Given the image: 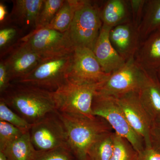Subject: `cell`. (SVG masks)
I'll use <instances>...</instances> for the list:
<instances>
[{"label": "cell", "instance_id": "26", "mask_svg": "<svg viewBox=\"0 0 160 160\" xmlns=\"http://www.w3.org/2000/svg\"><path fill=\"white\" fill-rule=\"evenodd\" d=\"M23 132L13 125L0 121V151L22 135Z\"/></svg>", "mask_w": 160, "mask_h": 160}, {"label": "cell", "instance_id": "29", "mask_svg": "<svg viewBox=\"0 0 160 160\" xmlns=\"http://www.w3.org/2000/svg\"><path fill=\"white\" fill-rule=\"evenodd\" d=\"M149 139L150 147L160 154V121H152Z\"/></svg>", "mask_w": 160, "mask_h": 160}, {"label": "cell", "instance_id": "20", "mask_svg": "<svg viewBox=\"0 0 160 160\" xmlns=\"http://www.w3.org/2000/svg\"><path fill=\"white\" fill-rule=\"evenodd\" d=\"M0 152H4L8 160H36L38 153L32 143L29 131Z\"/></svg>", "mask_w": 160, "mask_h": 160}, {"label": "cell", "instance_id": "28", "mask_svg": "<svg viewBox=\"0 0 160 160\" xmlns=\"http://www.w3.org/2000/svg\"><path fill=\"white\" fill-rule=\"evenodd\" d=\"M129 2V7L131 8L132 21L138 29L142 18L146 1L131 0Z\"/></svg>", "mask_w": 160, "mask_h": 160}, {"label": "cell", "instance_id": "21", "mask_svg": "<svg viewBox=\"0 0 160 160\" xmlns=\"http://www.w3.org/2000/svg\"><path fill=\"white\" fill-rule=\"evenodd\" d=\"M114 131L100 135L89 148L88 155L92 160H110L114 149Z\"/></svg>", "mask_w": 160, "mask_h": 160}, {"label": "cell", "instance_id": "7", "mask_svg": "<svg viewBox=\"0 0 160 160\" xmlns=\"http://www.w3.org/2000/svg\"><path fill=\"white\" fill-rule=\"evenodd\" d=\"M144 69L135 57L126 61L125 66L111 73L101 84L98 93L118 98L124 95L138 92L144 78Z\"/></svg>", "mask_w": 160, "mask_h": 160}, {"label": "cell", "instance_id": "6", "mask_svg": "<svg viewBox=\"0 0 160 160\" xmlns=\"http://www.w3.org/2000/svg\"><path fill=\"white\" fill-rule=\"evenodd\" d=\"M92 109L94 116L106 120L113 131L128 140L138 152L145 149L142 138L130 126L115 98L100 94L97 92Z\"/></svg>", "mask_w": 160, "mask_h": 160}, {"label": "cell", "instance_id": "4", "mask_svg": "<svg viewBox=\"0 0 160 160\" xmlns=\"http://www.w3.org/2000/svg\"><path fill=\"white\" fill-rule=\"evenodd\" d=\"M103 23L101 8L89 1H75L73 19L66 32L74 48L93 50Z\"/></svg>", "mask_w": 160, "mask_h": 160}, {"label": "cell", "instance_id": "36", "mask_svg": "<svg viewBox=\"0 0 160 160\" xmlns=\"http://www.w3.org/2000/svg\"><path fill=\"white\" fill-rule=\"evenodd\" d=\"M88 160H92L91 158H89L88 159Z\"/></svg>", "mask_w": 160, "mask_h": 160}, {"label": "cell", "instance_id": "14", "mask_svg": "<svg viewBox=\"0 0 160 160\" xmlns=\"http://www.w3.org/2000/svg\"><path fill=\"white\" fill-rule=\"evenodd\" d=\"M111 29L102 25L92 50L103 71L108 74H111L121 69L126 62L112 45L109 39Z\"/></svg>", "mask_w": 160, "mask_h": 160}, {"label": "cell", "instance_id": "33", "mask_svg": "<svg viewBox=\"0 0 160 160\" xmlns=\"http://www.w3.org/2000/svg\"><path fill=\"white\" fill-rule=\"evenodd\" d=\"M8 16V11L7 7L4 3H0V22L3 24L5 22Z\"/></svg>", "mask_w": 160, "mask_h": 160}, {"label": "cell", "instance_id": "35", "mask_svg": "<svg viewBox=\"0 0 160 160\" xmlns=\"http://www.w3.org/2000/svg\"><path fill=\"white\" fill-rule=\"evenodd\" d=\"M157 74L158 78L159 79L160 81V68L156 72Z\"/></svg>", "mask_w": 160, "mask_h": 160}, {"label": "cell", "instance_id": "22", "mask_svg": "<svg viewBox=\"0 0 160 160\" xmlns=\"http://www.w3.org/2000/svg\"><path fill=\"white\" fill-rule=\"evenodd\" d=\"M75 9V1H64L53 19L46 28L55 29L60 32H66L69 30L72 22Z\"/></svg>", "mask_w": 160, "mask_h": 160}, {"label": "cell", "instance_id": "23", "mask_svg": "<svg viewBox=\"0 0 160 160\" xmlns=\"http://www.w3.org/2000/svg\"><path fill=\"white\" fill-rule=\"evenodd\" d=\"M138 152L129 141L115 132L114 149L110 160H137Z\"/></svg>", "mask_w": 160, "mask_h": 160}, {"label": "cell", "instance_id": "19", "mask_svg": "<svg viewBox=\"0 0 160 160\" xmlns=\"http://www.w3.org/2000/svg\"><path fill=\"white\" fill-rule=\"evenodd\" d=\"M138 31L141 42L152 33L160 31V0L146 1Z\"/></svg>", "mask_w": 160, "mask_h": 160}, {"label": "cell", "instance_id": "11", "mask_svg": "<svg viewBox=\"0 0 160 160\" xmlns=\"http://www.w3.org/2000/svg\"><path fill=\"white\" fill-rule=\"evenodd\" d=\"M115 98L130 126L142 138L145 147L150 148L149 132L152 120L141 102L138 92H132Z\"/></svg>", "mask_w": 160, "mask_h": 160}, {"label": "cell", "instance_id": "5", "mask_svg": "<svg viewBox=\"0 0 160 160\" xmlns=\"http://www.w3.org/2000/svg\"><path fill=\"white\" fill-rule=\"evenodd\" d=\"M102 82L78 85L67 81L53 91L56 111L66 114L94 117L92 109V102Z\"/></svg>", "mask_w": 160, "mask_h": 160}, {"label": "cell", "instance_id": "10", "mask_svg": "<svg viewBox=\"0 0 160 160\" xmlns=\"http://www.w3.org/2000/svg\"><path fill=\"white\" fill-rule=\"evenodd\" d=\"M20 41L43 58L71 52L74 49L67 32L48 28L34 29Z\"/></svg>", "mask_w": 160, "mask_h": 160}, {"label": "cell", "instance_id": "3", "mask_svg": "<svg viewBox=\"0 0 160 160\" xmlns=\"http://www.w3.org/2000/svg\"><path fill=\"white\" fill-rule=\"evenodd\" d=\"M72 52L43 58L29 73L11 83L54 91L68 81L67 76Z\"/></svg>", "mask_w": 160, "mask_h": 160}, {"label": "cell", "instance_id": "16", "mask_svg": "<svg viewBox=\"0 0 160 160\" xmlns=\"http://www.w3.org/2000/svg\"><path fill=\"white\" fill-rule=\"evenodd\" d=\"M42 0H17L13 1V7L9 20L23 29L36 28L38 17L42 9Z\"/></svg>", "mask_w": 160, "mask_h": 160}, {"label": "cell", "instance_id": "15", "mask_svg": "<svg viewBox=\"0 0 160 160\" xmlns=\"http://www.w3.org/2000/svg\"><path fill=\"white\" fill-rule=\"evenodd\" d=\"M144 71L138 95L152 121H160V81L156 72Z\"/></svg>", "mask_w": 160, "mask_h": 160}, {"label": "cell", "instance_id": "37", "mask_svg": "<svg viewBox=\"0 0 160 160\" xmlns=\"http://www.w3.org/2000/svg\"></svg>", "mask_w": 160, "mask_h": 160}, {"label": "cell", "instance_id": "34", "mask_svg": "<svg viewBox=\"0 0 160 160\" xmlns=\"http://www.w3.org/2000/svg\"><path fill=\"white\" fill-rule=\"evenodd\" d=\"M0 160H8L6 156L2 152H0Z\"/></svg>", "mask_w": 160, "mask_h": 160}, {"label": "cell", "instance_id": "12", "mask_svg": "<svg viewBox=\"0 0 160 160\" xmlns=\"http://www.w3.org/2000/svg\"><path fill=\"white\" fill-rule=\"evenodd\" d=\"M9 52L6 58L2 60L8 70L11 83L29 73L43 58L20 40Z\"/></svg>", "mask_w": 160, "mask_h": 160}, {"label": "cell", "instance_id": "17", "mask_svg": "<svg viewBox=\"0 0 160 160\" xmlns=\"http://www.w3.org/2000/svg\"><path fill=\"white\" fill-rule=\"evenodd\" d=\"M135 59L145 70L157 72L160 69V31L152 33L140 43Z\"/></svg>", "mask_w": 160, "mask_h": 160}, {"label": "cell", "instance_id": "18", "mask_svg": "<svg viewBox=\"0 0 160 160\" xmlns=\"http://www.w3.org/2000/svg\"><path fill=\"white\" fill-rule=\"evenodd\" d=\"M129 1L109 0L101 8V18L103 25L112 28L131 21Z\"/></svg>", "mask_w": 160, "mask_h": 160}, {"label": "cell", "instance_id": "13", "mask_svg": "<svg viewBox=\"0 0 160 160\" xmlns=\"http://www.w3.org/2000/svg\"><path fill=\"white\" fill-rule=\"evenodd\" d=\"M109 39L114 49L126 61L135 57L141 43L138 29L132 21L112 28Z\"/></svg>", "mask_w": 160, "mask_h": 160}, {"label": "cell", "instance_id": "1", "mask_svg": "<svg viewBox=\"0 0 160 160\" xmlns=\"http://www.w3.org/2000/svg\"><path fill=\"white\" fill-rule=\"evenodd\" d=\"M1 95V99L31 124L57 111L53 91L11 83Z\"/></svg>", "mask_w": 160, "mask_h": 160}, {"label": "cell", "instance_id": "31", "mask_svg": "<svg viewBox=\"0 0 160 160\" xmlns=\"http://www.w3.org/2000/svg\"><path fill=\"white\" fill-rule=\"evenodd\" d=\"M11 84V80L8 70L2 60L0 62V92L1 94L6 91Z\"/></svg>", "mask_w": 160, "mask_h": 160}, {"label": "cell", "instance_id": "25", "mask_svg": "<svg viewBox=\"0 0 160 160\" xmlns=\"http://www.w3.org/2000/svg\"><path fill=\"white\" fill-rule=\"evenodd\" d=\"M63 2L64 1L62 0L44 1L38 17L36 29L47 27L53 19Z\"/></svg>", "mask_w": 160, "mask_h": 160}, {"label": "cell", "instance_id": "24", "mask_svg": "<svg viewBox=\"0 0 160 160\" xmlns=\"http://www.w3.org/2000/svg\"><path fill=\"white\" fill-rule=\"evenodd\" d=\"M0 121L7 122L13 125L24 133L29 132L32 126V124L12 111L2 99L0 100Z\"/></svg>", "mask_w": 160, "mask_h": 160}, {"label": "cell", "instance_id": "8", "mask_svg": "<svg viewBox=\"0 0 160 160\" xmlns=\"http://www.w3.org/2000/svg\"><path fill=\"white\" fill-rule=\"evenodd\" d=\"M29 134L32 143L38 151L60 147L69 149L66 130L57 111L32 124Z\"/></svg>", "mask_w": 160, "mask_h": 160}, {"label": "cell", "instance_id": "32", "mask_svg": "<svg viewBox=\"0 0 160 160\" xmlns=\"http://www.w3.org/2000/svg\"><path fill=\"white\" fill-rule=\"evenodd\" d=\"M138 160H160V154L151 147L146 148L138 152Z\"/></svg>", "mask_w": 160, "mask_h": 160}, {"label": "cell", "instance_id": "27", "mask_svg": "<svg viewBox=\"0 0 160 160\" xmlns=\"http://www.w3.org/2000/svg\"><path fill=\"white\" fill-rule=\"evenodd\" d=\"M74 158L70 149L60 147L48 151H38L36 160H74Z\"/></svg>", "mask_w": 160, "mask_h": 160}, {"label": "cell", "instance_id": "30", "mask_svg": "<svg viewBox=\"0 0 160 160\" xmlns=\"http://www.w3.org/2000/svg\"><path fill=\"white\" fill-rule=\"evenodd\" d=\"M18 30L16 27H8L3 28L0 30V48L2 49H5L6 47L12 42L16 37Z\"/></svg>", "mask_w": 160, "mask_h": 160}, {"label": "cell", "instance_id": "2", "mask_svg": "<svg viewBox=\"0 0 160 160\" xmlns=\"http://www.w3.org/2000/svg\"><path fill=\"white\" fill-rule=\"evenodd\" d=\"M57 112L67 135L68 146L76 160H88L89 148L100 135L113 130L98 117H86Z\"/></svg>", "mask_w": 160, "mask_h": 160}, {"label": "cell", "instance_id": "9", "mask_svg": "<svg viewBox=\"0 0 160 160\" xmlns=\"http://www.w3.org/2000/svg\"><path fill=\"white\" fill-rule=\"evenodd\" d=\"M110 75L103 71L92 50L74 48L67 76L69 82L78 85L98 84Z\"/></svg>", "mask_w": 160, "mask_h": 160}]
</instances>
